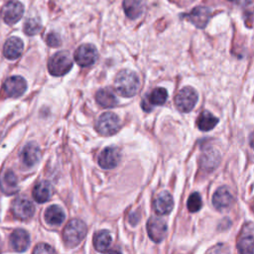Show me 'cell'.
I'll list each match as a JSON object with an SVG mask.
<instances>
[{
	"instance_id": "1",
	"label": "cell",
	"mask_w": 254,
	"mask_h": 254,
	"mask_svg": "<svg viewBox=\"0 0 254 254\" xmlns=\"http://www.w3.org/2000/svg\"><path fill=\"white\" fill-rule=\"evenodd\" d=\"M114 86L120 95L131 97L138 92L140 80L136 72L129 69H123L117 73L114 80Z\"/></svg>"
},
{
	"instance_id": "2",
	"label": "cell",
	"mask_w": 254,
	"mask_h": 254,
	"mask_svg": "<svg viewBox=\"0 0 254 254\" xmlns=\"http://www.w3.org/2000/svg\"><path fill=\"white\" fill-rule=\"evenodd\" d=\"M87 228L85 223L79 219H71L64 229V241L68 247H75L85 237Z\"/></svg>"
},
{
	"instance_id": "3",
	"label": "cell",
	"mask_w": 254,
	"mask_h": 254,
	"mask_svg": "<svg viewBox=\"0 0 254 254\" xmlns=\"http://www.w3.org/2000/svg\"><path fill=\"white\" fill-rule=\"evenodd\" d=\"M72 66V61L67 52H59L55 54L48 64L49 71L56 76H61L69 71Z\"/></svg>"
},
{
	"instance_id": "4",
	"label": "cell",
	"mask_w": 254,
	"mask_h": 254,
	"mask_svg": "<svg viewBox=\"0 0 254 254\" xmlns=\"http://www.w3.org/2000/svg\"><path fill=\"white\" fill-rule=\"evenodd\" d=\"M95 127L99 134L104 136H110L115 134L119 130L120 119L113 112H105L99 116Z\"/></svg>"
},
{
	"instance_id": "5",
	"label": "cell",
	"mask_w": 254,
	"mask_h": 254,
	"mask_svg": "<svg viewBox=\"0 0 254 254\" xmlns=\"http://www.w3.org/2000/svg\"><path fill=\"white\" fill-rule=\"evenodd\" d=\"M197 92L190 86L183 87L175 97L176 107L182 112H190L197 101Z\"/></svg>"
},
{
	"instance_id": "6",
	"label": "cell",
	"mask_w": 254,
	"mask_h": 254,
	"mask_svg": "<svg viewBox=\"0 0 254 254\" xmlns=\"http://www.w3.org/2000/svg\"><path fill=\"white\" fill-rule=\"evenodd\" d=\"M24 13V6L18 0L8 1L1 9V17L7 24H15L18 22Z\"/></svg>"
},
{
	"instance_id": "7",
	"label": "cell",
	"mask_w": 254,
	"mask_h": 254,
	"mask_svg": "<svg viewBox=\"0 0 254 254\" xmlns=\"http://www.w3.org/2000/svg\"><path fill=\"white\" fill-rule=\"evenodd\" d=\"M237 248L240 253H254V225L246 223L238 236Z\"/></svg>"
},
{
	"instance_id": "8",
	"label": "cell",
	"mask_w": 254,
	"mask_h": 254,
	"mask_svg": "<svg viewBox=\"0 0 254 254\" xmlns=\"http://www.w3.org/2000/svg\"><path fill=\"white\" fill-rule=\"evenodd\" d=\"M97 50L93 45L83 44L77 48L74 53L75 62L81 66L93 64L97 60Z\"/></svg>"
},
{
	"instance_id": "9",
	"label": "cell",
	"mask_w": 254,
	"mask_h": 254,
	"mask_svg": "<svg viewBox=\"0 0 254 254\" xmlns=\"http://www.w3.org/2000/svg\"><path fill=\"white\" fill-rule=\"evenodd\" d=\"M12 212L16 218L26 220L34 214L35 206L28 198L18 197L12 203Z\"/></svg>"
},
{
	"instance_id": "10",
	"label": "cell",
	"mask_w": 254,
	"mask_h": 254,
	"mask_svg": "<svg viewBox=\"0 0 254 254\" xmlns=\"http://www.w3.org/2000/svg\"><path fill=\"white\" fill-rule=\"evenodd\" d=\"M167 223L160 217L153 216L147 222L148 235L155 242L162 241L167 234Z\"/></svg>"
},
{
	"instance_id": "11",
	"label": "cell",
	"mask_w": 254,
	"mask_h": 254,
	"mask_svg": "<svg viewBox=\"0 0 254 254\" xmlns=\"http://www.w3.org/2000/svg\"><path fill=\"white\" fill-rule=\"evenodd\" d=\"M121 154L116 147H106L98 157V164L103 169H113L120 162Z\"/></svg>"
},
{
	"instance_id": "12",
	"label": "cell",
	"mask_w": 254,
	"mask_h": 254,
	"mask_svg": "<svg viewBox=\"0 0 254 254\" xmlns=\"http://www.w3.org/2000/svg\"><path fill=\"white\" fill-rule=\"evenodd\" d=\"M27 87L26 80L22 76L14 75L6 79L3 85V89L8 96L18 97L22 95Z\"/></svg>"
},
{
	"instance_id": "13",
	"label": "cell",
	"mask_w": 254,
	"mask_h": 254,
	"mask_svg": "<svg viewBox=\"0 0 254 254\" xmlns=\"http://www.w3.org/2000/svg\"><path fill=\"white\" fill-rule=\"evenodd\" d=\"M209 18L210 10L204 6H197L187 15V19L199 29H202L206 26Z\"/></svg>"
},
{
	"instance_id": "14",
	"label": "cell",
	"mask_w": 254,
	"mask_h": 254,
	"mask_svg": "<svg viewBox=\"0 0 254 254\" xmlns=\"http://www.w3.org/2000/svg\"><path fill=\"white\" fill-rule=\"evenodd\" d=\"M168 98V91L164 87H156L151 91L148 98L143 99L142 107L146 111L152 110L153 105H162Z\"/></svg>"
},
{
	"instance_id": "15",
	"label": "cell",
	"mask_w": 254,
	"mask_h": 254,
	"mask_svg": "<svg viewBox=\"0 0 254 254\" xmlns=\"http://www.w3.org/2000/svg\"><path fill=\"white\" fill-rule=\"evenodd\" d=\"M174 206V200L171 193L168 191L160 192L154 201V209L157 214L166 215L169 214Z\"/></svg>"
},
{
	"instance_id": "16",
	"label": "cell",
	"mask_w": 254,
	"mask_h": 254,
	"mask_svg": "<svg viewBox=\"0 0 254 254\" xmlns=\"http://www.w3.org/2000/svg\"><path fill=\"white\" fill-rule=\"evenodd\" d=\"M233 201V196L225 187H220L212 195V204L215 208L223 210L228 208Z\"/></svg>"
},
{
	"instance_id": "17",
	"label": "cell",
	"mask_w": 254,
	"mask_h": 254,
	"mask_svg": "<svg viewBox=\"0 0 254 254\" xmlns=\"http://www.w3.org/2000/svg\"><path fill=\"white\" fill-rule=\"evenodd\" d=\"M10 245L18 252L25 251L30 245V236L26 230L16 229L10 235Z\"/></svg>"
},
{
	"instance_id": "18",
	"label": "cell",
	"mask_w": 254,
	"mask_h": 254,
	"mask_svg": "<svg viewBox=\"0 0 254 254\" xmlns=\"http://www.w3.org/2000/svg\"><path fill=\"white\" fill-rule=\"evenodd\" d=\"M23 48H24V45L21 39L17 37H11L6 41L4 45L3 54L7 59L15 60L21 56L23 52Z\"/></svg>"
},
{
	"instance_id": "19",
	"label": "cell",
	"mask_w": 254,
	"mask_h": 254,
	"mask_svg": "<svg viewBox=\"0 0 254 254\" xmlns=\"http://www.w3.org/2000/svg\"><path fill=\"white\" fill-rule=\"evenodd\" d=\"M40 156L41 154L39 147L33 143L27 144L21 152V160L28 167H33L36 165L40 160Z\"/></svg>"
},
{
	"instance_id": "20",
	"label": "cell",
	"mask_w": 254,
	"mask_h": 254,
	"mask_svg": "<svg viewBox=\"0 0 254 254\" xmlns=\"http://www.w3.org/2000/svg\"><path fill=\"white\" fill-rule=\"evenodd\" d=\"M52 186L47 181L37 183L33 189V197L37 202H46L52 195Z\"/></svg>"
},
{
	"instance_id": "21",
	"label": "cell",
	"mask_w": 254,
	"mask_h": 254,
	"mask_svg": "<svg viewBox=\"0 0 254 254\" xmlns=\"http://www.w3.org/2000/svg\"><path fill=\"white\" fill-rule=\"evenodd\" d=\"M95 99L97 103L104 108H111L117 105L118 100L113 93V91L109 88H101L95 94Z\"/></svg>"
},
{
	"instance_id": "22",
	"label": "cell",
	"mask_w": 254,
	"mask_h": 254,
	"mask_svg": "<svg viewBox=\"0 0 254 254\" xmlns=\"http://www.w3.org/2000/svg\"><path fill=\"white\" fill-rule=\"evenodd\" d=\"M220 156L216 150L209 149L204 152L200 157V166L206 171H212L219 164Z\"/></svg>"
},
{
	"instance_id": "23",
	"label": "cell",
	"mask_w": 254,
	"mask_h": 254,
	"mask_svg": "<svg viewBox=\"0 0 254 254\" xmlns=\"http://www.w3.org/2000/svg\"><path fill=\"white\" fill-rule=\"evenodd\" d=\"M0 188L7 194L15 193L18 190L17 178L12 171H7L0 180Z\"/></svg>"
},
{
	"instance_id": "24",
	"label": "cell",
	"mask_w": 254,
	"mask_h": 254,
	"mask_svg": "<svg viewBox=\"0 0 254 254\" xmlns=\"http://www.w3.org/2000/svg\"><path fill=\"white\" fill-rule=\"evenodd\" d=\"M112 243V236L107 230L98 231L93 237L94 248L99 252H105L109 249Z\"/></svg>"
},
{
	"instance_id": "25",
	"label": "cell",
	"mask_w": 254,
	"mask_h": 254,
	"mask_svg": "<svg viewBox=\"0 0 254 254\" xmlns=\"http://www.w3.org/2000/svg\"><path fill=\"white\" fill-rule=\"evenodd\" d=\"M123 9L128 18L137 19L143 12L144 5L142 0H124Z\"/></svg>"
},
{
	"instance_id": "26",
	"label": "cell",
	"mask_w": 254,
	"mask_h": 254,
	"mask_svg": "<svg viewBox=\"0 0 254 254\" xmlns=\"http://www.w3.org/2000/svg\"><path fill=\"white\" fill-rule=\"evenodd\" d=\"M218 123V119L209 111H202L196 120V125L199 130L209 131L215 127Z\"/></svg>"
},
{
	"instance_id": "27",
	"label": "cell",
	"mask_w": 254,
	"mask_h": 254,
	"mask_svg": "<svg viewBox=\"0 0 254 254\" xmlns=\"http://www.w3.org/2000/svg\"><path fill=\"white\" fill-rule=\"evenodd\" d=\"M45 219L52 225H60L64 219V210L58 205H51L45 212Z\"/></svg>"
},
{
	"instance_id": "28",
	"label": "cell",
	"mask_w": 254,
	"mask_h": 254,
	"mask_svg": "<svg viewBox=\"0 0 254 254\" xmlns=\"http://www.w3.org/2000/svg\"><path fill=\"white\" fill-rule=\"evenodd\" d=\"M42 25L39 19L37 18H29L24 26V31L27 35L29 36H33L38 34L41 31Z\"/></svg>"
},
{
	"instance_id": "29",
	"label": "cell",
	"mask_w": 254,
	"mask_h": 254,
	"mask_svg": "<svg viewBox=\"0 0 254 254\" xmlns=\"http://www.w3.org/2000/svg\"><path fill=\"white\" fill-rule=\"evenodd\" d=\"M187 206L190 212L198 211L202 206V201H201V197H200L199 193H197V192L191 193L188 198Z\"/></svg>"
},
{
	"instance_id": "30",
	"label": "cell",
	"mask_w": 254,
	"mask_h": 254,
	"mask_svg": "<svg viewBox=\"0 0 254 254\" xmlns=\"http://www.w3.org/2000/svg\"><path fill=\"white\" fill-rule=\"evenodd\" d=\"M47 44L50 47H58L61 45V38L56 33H51L47 36Z\"/></svg>"
},
{
	"instance_id": "31",
	"label": "cell",
	"mask_w": 254,
	"mask_h": 254,
	"mask_svg": "<svg viewBox=\"0 0 254 254\" xmlns=\"http://www.w3.org/2000/svg\"><path fill=\"white\" fill-rule=\"evenodd\" d=\"M33 252L34 253H54L55 249L46 243H40L35 247Z\"/></svg>"
},
{
	"instance_id": "32",
	"label": "cell",
	"mask_w": 254,
	"mask_h": 254,
	"mask_svg": "<svg viewBox=\"0 0 254 254\" xmlns=\"http://www.w3.org/2000/svg\"><path fill=\"white\" fill-rule=\"evenodd\" d=\"M139 219H140V215L137 212L130 213V215H129V222H130V224L136 225L137 222L139 221Z\"/></svg>"
},
{
	"instance_id": "33",
	"label": "cell",
	"mask_w": 254,
	"mask_h": 254,
	"mask_svg": "<svg viewBox=\"0 0 254 254\" xmlns=\"http://www.w3.org/2000/svg\"><path fill=\"white\" fill-rule=\"evenodd\" d=\"M249 144H250L251 148H252V149H254V132H252V133H251V135H250V138H249Z\"/></svg>"
},
{
	"instance_id": "34",
	"label": "cell",
	"mask_w": 254,
	"mask_h": 254,
	"mask_svg": "<svg viewBox=\"0 0 254 254\" xmlns=\"http://www.w3.org/2000/svg\"><path fill=\"white\" fill-rule=\"evenodd\" d=\"M0 251H1V239H0Z\"/></svg>"
},
{
	"instance_id": "35",
	"label": "cell",
	"mask_w": 254,
	"mask_h": 254,
	"mask_svg": "<svg viewBox=\"0 0 254 254\" xmlns=\"http://www.w3.org/2000/svg\"><path fill=\"white\" fill-rule=\"evenodd\" d=\"M228 1H235V0H228Z\"/></svg>"
},
{
	"instance_id": "36",
	"label": "cell",
	"mask_w": 254,
	"mask_h": 254,
	"mask_svg": "<svg viewBox=\"0 0 254 254\" xmlns=\"http://www.w3.org/2000/svg\"><path fill=\"white\" fill-rule=\"evenodd\" d=\"M253 211H254V206H253Z\"/></svg>"
}]
</instances>
